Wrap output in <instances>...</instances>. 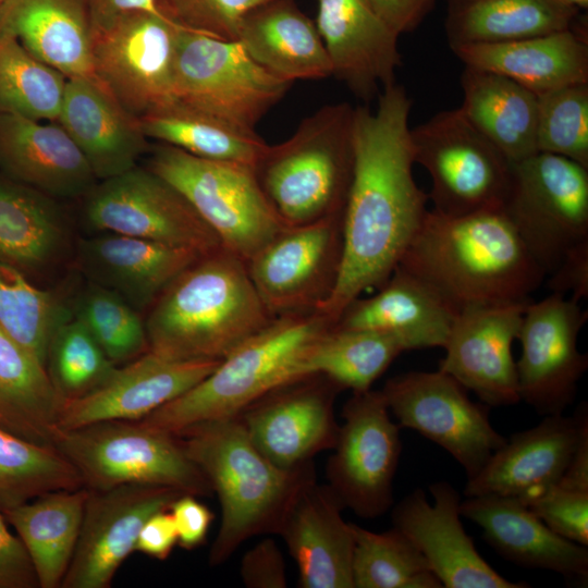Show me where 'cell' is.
<instances>
[{
  "instance_id": "cell-10",
  "label": "cell",
  "mask_w": 588,
  "mask_h": 588,
  "mask_svg": "<svg viewBox=\"0 0 588 588\" xmlns=\"http://www.w3.org/2000/svg\"><path fill=\"white\" fill-rule=\"evenodd\" d=\"M411 139L415 163L431 179L430 210L458 217L502 207L512 162L458 108L411 128Z\"/></svg>"
},
{
  "instance_id": "cell-54",
  "label": "cell",
  "mask_w": 588,
  "mask_h": 588,
  "mask_svg": "<svg viewBox=\"0 0 588 588\" xmlns=\"http://www.w3.org/2000/svg\"><path fill=\"white\" fill-rule=\"evenodd\" d=\"M177 544V531L170 511H160L151 515L142 527L136 551L163 561L168 559Z\"/></svg>"
},
{
  "instance_id": "cell-28",
  "label": "cell",
  "mask_w": 588,
  "mask_h": 588,
  "mask_svg": "<svg viewBox=\"0 0 588 588\" xmlns=\"http://www.w3.org/2000/svg\"><path fill=\"white\" fill-rule=\"evenodd\" d=\"M0 168L50 197L87 195L97 184L86 158L59 123L0 114Z\"/></svg>"
},
{
  "instance_id": "cell-47",
  "label": "cell",
  "mask_w": 588,
  "mask_h": 588,
  "mask_svg": "<svg viewBox=\"0 0 588 588\" xmlns=\"http://www.w3.org/2000/svg\"><path fill=\"white\" fill-rule=\"evenodd\" d=\"M536 146L588 169V83L538 95Z\"/></svg>"
},
{
  "instance_id": "cell-20",
  "label": "cell",
  "mask_w": 588,
  "mask_h": 588,
  "mask_svg": "<svg viewBox=\"0 0 588 588\" xmlns=\"http://www.w3.org/2000/svg\"><path fill=\"white\" fill-rule=\"evenodd\" d=\"M433 502L417 488L392 511L393 526L404 532L445 588H527L499 574L477 551L461 520L462 497L448 481L429 486Z\"/></svg>"
},
{
  "instance_id": "cell-43",
  "label": "cell",
  "mask_w": 588,
  "mask_h": 588,
  "mask_svg": "<svg viewBox=\"0 0 588 588\" xmlns=\"http://www.w3.org/2000/svg\"><path fill=\"white\" fill-rule=\"evenodd\" d=\"M68 77L0 34V114L57 121Z\"/></svg>"
},
{
  "instance_id": "cell-17",
  "label": "cell",
  "mask_w": 588,
  "mask_h": 588,
  "mask_svg": "<svg viewBox=\"0 0 588 588\" xmlns=\"http://www.w3.org/2000/svg\"><path fill=\"white\" fill-rule=\"evenodd\" d=\"M587 318L578 302L558 293L526 305L517 335V385L519 400L539 415L563 414L575 400L588 369V355L578 348Z\"/></svg>"
},
{
  "instance_id": "cell-13",
  "label": "cell",
  "mask_w": 588,
  "mask_h": 588,
  "mask_svg": "<svg viewBox=\"0 0 588 588\" xmlns=\"http://www.w3.org/2000/svg\"><path fill=\"white\" fill-rule=\"evenodd\" d=\"M333 453L326 467L328 486L343 507L362 518L378 517L393 504V480L402 441L400 426L380 390L353 392L342 409Z\"/></svg>"
},
{
  "instance_id": "cell-14",
  "label": "cell",
  "mask_w": 588,
  "mask_h": 588,
  "mask_svg": "<svg viewBox=\"0 0 588 588\" xmlns=\"http://www.w3.org/2000/svg\"><path fill=\"white\" fill-rule=\"evenodd\" d=\"M87 225L207 254L221 243L191 203L150 169L134 167L101 180L86 195Z\"/></svg>"
},
{
  "instance_id": "cell-32",
  "label": "cell",
  "mask_w": 588,
  "mask_h": 588,
  "mask_svg": "<svg viewBox=\"0 0 588 588\" xmlns=\"http://www.w3.org/2000/svg\"><path fill=\"white\" fill-rule=\"evenodd\" d=\"M236 40L273 75L294 83L332 75L316 23L295 0H267L243 16Z\"/></svg>"
},
{
  "instance_id": "cell-31",
  "label": "cell",
  "mask_w": 588,
  "mask_h": 588,
  "mask_svg": "<svg viewBox=\"0 0 588 588\" xmlns=\"http://www.w3.org/2000/svg\"><path fill=\"white\" fill-rule=\"evenodd\" d=\"M576 22L568 29L551 34L451 49L465 66L506 76L538 96L588 83L587 32Z\"/></svg>"
},
{
  "instance_id": "cell-40",
  "label": "cell",
  "mask_w": 588,
  "mask_h": 588,
  "mask_svg": "<svg viewBox=\"0 0 588 588\" xmlns=\"http://www.w3.org/2000/svg\"><path fill=\"white\" fill-rule=\"evenodd\" d=\"M406 345L395 335L365 329L328 328L307 359V372L321 373L341 388L371 389Z\"/></svg>"
},
{
  "instance_id": "cell-26",
  "label": "cell",
  "mask_w": 588,
  "mask_h": 588,
  "mask_svg": "<svg viewBox=\"0 0 588 588\" xmlns=\"http://www.w3.org/2000/svg\"><path fill=\"white\" fill-rule=\"evenodd\" d=\"M343 509L330 487L315 479L287 511L278 535L296 562L302 588H353L354 536Z\"/></svg>"
},
{
  "instance_id": "cell-42",
  "label": "cell",
  "mask_w": 588,
  "mask_h": 588,
  "mask_svg": "<svg viewBox=\"0 0 588 588\" xmlns=\"http://www.w3.org/2000/svg\"><path fill=\"white\" fill-rule=\"evenodd\" d=\"M353 588H441L412 540L394 526L375 532L353 523Z\"/></svg>"
},
{
  "instance_id": "cell-36",
  "label": "cell",
  "mask_w": 588,
  "mask_h": 588,
  "mask_svg": "<svg viewBox=\"0 0 588 588\" xmlns=\"http://www.w3.org/2000/svg\"><path fill=\"white\" fill-rule=\"evenodd\" d=\"M579 9L566 0H448L450 47L499 44L571 28Z\"/></svg>"
},
{
  "instance_id": "cell-24",
  "label": "cell",
  "mask_w": 588,
  "mask_h": 588,
  "mask_svg": "<svg viewBox=\"0 0 588 588\" xmlns=\"http://www.w3.org/2000/svg\"><path fill=\"white\" fill-rule=\"evenodd\" d=\"M316 26L332 75L364 101L395 83L402 64L396 34L366 0H317Z\"/></svg>"
},
{
  "instance_id": "cell-53",
  "label": "cell",
  "mask_w": 588,
  "mask_h": 588,
  "mask_svg": "<svg viewBox=\"0 0 588 588\" xmlns=\"http://www.w3.org/2000/svg\"><path fill=\"white\" fill-rule=\"evenodd\" d=\"M548 287L552 293L565 295L576 302L588 296V242H585L561 261L548 277Z\"/></svg>"
},
{
  "instance_id": "cell-7",
  "label": "cell",
  "mask_w": 588,
  "mask_h": 588,
  "mask_svg": "<svg viewBox=\"0 0 588 588\" xmlns=\"http://www.w3.org/2000/svg\"><path fill=\"white\" fill-rule=\"evenodd\" d=\"M51 444L74 466L83 486L89 490L151 485L195 497L212 493L209 481L189 458L180 438L139 420L56 428Z\"/></svg>"
},
{
  "instance_id": "cell-12",
  "label": "cell",
  "mask_w": 588,
  "mask_h": 588,
  "mask_svg": "<svg viewBox=\"0 0 588 588\" xmlns=\"http://www.w3.org/2000/svg\"><path fill=\"white\" fill-rule=\"evenodd\" d=\"M380 391L397 425L445 450L467 479L506 441L492 426L489 406L473 402L466 388L439 369L397 375Z\"/></svg>"
},
{
  "instance_id": "cell-45",
  "label": "cell",
  "mask_w": 588,
  "mask_h": 588,
  "mask_svg": "<svg viewBox=\"0 0 588 588\" xmlns=\"http://www.w3.org/2000/svg\"><path fill=\"white\" fill-rule=\"evenodd\" d=\"M115 365L127 364L149 351L145 320L118 293L90 282L71 311Z\"/></svg>"
},
{
  "instance_id": "cell-27",
  "label": "cell",
  "mask_w": 588,
  "mask_h": 588,
  "mask_svg": "<svg viewBox=\"0 0 588 588\" xmlns=\"http://www.w3.org/2000/svg\"><path fill=\"white\" fill-rule=\"evenodd\" d=\"M461 516L474 522L503 559L522 567L555 572L586 581L588 549L550 529L525 503L499 495L466 497Z\"/></svg>"
},
{
  "instance_id": "cell-19",
  "label": "cell",
  "mask_w": 588,
  "mask_h": 588,
  "mask_svg": "<svg viewBox=\"0 0 588 588\" xmlns=\"http://www.w3.org/2000/svg\"><path fill=\"white\" fill-rule=\"evenodd\" d=\"M179 490L123 485L89 490L77 544L61 588H110L117 571L136 551L146 520L170 510Z\"/></svg>"
},
{
  "instance_id": "cell-33",
  "label": "cell",
  "mask_w": 588,
  "mask_h": 588,
  "mask_svg": "<svg viewBox=\"0 0 588 588\" xmlns=\"http://www.w3.org/2000/svg\"><path fill=\"white\" fill-rule=\"evenodd\" d=\"M0 34L66 77L93 75L89 0H3Z\"/></svg>"
},
{
  "instance_id": "cell-29",
  "label": "cell",
  "mask_w": 588,
  "mask_h": 588,
  "mask_svg": "<svg viewBox=\"0 0 588 588\" xmlns=\"http://www.w3.org/2000/svg\"><path fill=\"white\" fill-rule=\"evenodd\" d=\"M201 255L114 233L81 240L77 247L79 268L90 282L118 293L136 310L149 308L161 292Z\"/></svg>"
},
{
  "instance_id": "cell-1",
  "label": "cell",
  "mask_w": 588,
  "mask_h": 588,
  "mask_svg": "<svg viewBox=\"0 0 588 588\" xmlns=\"http://www.w3.org/2000/svg\"><path fill=\"white\" fill-rule=\"evenodd\" d=\"M412 99L394 83L377 108H354V168L342 220L334 290L318 311L334 324L362 293L380 287L399 266L429 209L418 187L411 139Z\"/></svg>"
},
{
  "instance_id": "cell-23",
  "label": "cell",
  "mask_w": 588,
  "mask_h": 588,
  "mask_svg": "<svg viewBox=\"0 0 588 588\" xmlns=\"http://www.w3.org/2000/svg\"><path fill=\"white\" fill-rule=\"evenodd\" d=\"M221 360H173L150 351L118 366L99 388L61 404L57 427L72 429L105 420H140L182 395Z\"/></svg>"
},
{
  "instance_id": "cell-21",
  "label": "cell",
  "mask_w": 588,
  "mask_h": 588,
  "mask_svg": "<svg viewBox=\"0 0 588 588\" xmlns=\"http://www.w3.org/2000/svg\"><path fill=\"white\" fill-rule=\"evenodd\" d=\"M528 302L461 309L443 346L445 354L438 369L489 407L518 403L512 345L517 340Z\"/></svg>"
},
{
  "instance_id": "cell-51",
  "label": "cell",
  "mask_w": 588,
  "mask_h": 588,
  "mask_svg": "<svg viewBox=\"0 0 588 588\" xmlns=\"http://www.w3.org/2000/svg\"><path fill=\"white\" fill-rule=\"evenodd\" d=\"M38 580L21 539L7 527L0 509V588H36Z\"/></svg>"
},
{
  "instance_id": "cell-49",
  "label": "cell",
  "mask_w": 588,
  "mask_h": 588,
  "mask_svg": "<svg viewBox=\"0 0 588 588\" xmlns=\"http://www.w3.org/2000/svg\"><path fill=\"white\" fill-rule=\"evenodd\" d=\"M526 505L561 537L588 546V490L556 482Z\"/></svg>"
},
{
  "instance_id": "cell-34",
  "label": "cell",
  "mask_w": 588,
  "mask_h": 588,
  "mask_svg": "<svg viewBox=\"0 0 588 588\" xmlns=\"http://www.w3.org/2000/svg\"><path fill=\"white\" fill-rule=\"evenodd\" d=\"M465 119L511 162L537 151L538 96L494 72L465 66L461 76Z\"/></svg>"
},
{
  "instance_id": "cell-35",
  "label": "cell",
  "mask_w": 588,
  "mask_h": 588,
  "mask_svg": "<svg viewBox=\"0 0 588 588\" xmlns=\"http://www.w3.org/2000/svg\"><path fill=\"white\" fill-rule=\"evenodd\" d=\"M88 489L59 490L2 513L16 530L39 588H61L81 532Z\"/></svg>"
},
{
  "instance_id": "cell-55",
  "label": "cell",
  "mask_w": 588,
  "mask_h": 588,
  "mask_svg": "<svg viewBox=\"0 0 588 588\" xmlns=\"http://www.w3.org/2000/svg\"><path fill=\"white\" fill-rule=\"evenodd\" d=\"M399 35L414 30L427 16L434 0H366Z\"/></svg>"
},
{
  "instance_id": "cell-8",
  "label": "cell",
  "mask_w": 588,
  "mask_h": 588,
  "mask_svg": "<svg viewBox=\"0 0 588 588\" xmlns=\"http://www.w3.org/2000/svg\"><path fill=\"white\" fill-rule=\"evenodd\" d=\"M148 169L180 191L221 246L245 262L286 226L253 167L199 158L160 144L152 149Z\"/></svg>"
},
{
  "instance_id": "cell-44",
  "label": "cell",
  "mask_w": 588,
  "mask_h": 588,
  "mask_svg": "<svg viewBox=\"0 0 588 588\" xmlns=\"http://www.w3.org/2000/svg\"><path fill=\"white\" fill-rule=\"evenodd\" d=\"M69 315L52 294L32 285L23 271L0 262V328L45 367L51 336Z\"/></svg>"
},
{
  "instance_id": "cell-9",
  "label": "cell",
  "mask_w": 588,
  "mask_h": 588,
  "mask_svg": "<svg viewBox=\"0 0 588 588\" xmlns=\"http://www.w3.org/2000/svg\"><path fill=\"white\" fill-rule=\"evenodd\" d=\"M502 209L547 278L588 242V169L548 152L512 162Z\"/></svg>"
},
{
  "instance_id": "cell-56",
  "label": "cell",
  "mask_w": 588,
  "mask_h": 588,
  "mask_svg": "<svg viewBox=\"0 0 588 588\" xmlns=\"http://www.w3.org/2000/svg\"><path fill=\"white\" fill-rule=\"evenodd\" d=\"M93 32L107 26L119 15L131 11L158 13L155 0H89Z\"/></svg>"
},
{
  "instance_id": "cell-3",
  "label": "cell",
  "mask_w": 588,
  "mask_h": 588,
  "mask_svg": "<svg viewBox=\"0 0 588 588\" xmlns=\"http://www.w3.org/2000/svg\"><path fill=\"white\" fill-rule=\"evenodd\" d=\"M148 309L149 351L173 360H222L274 319L246 262L223 247L189 265Z\"/></svg>"
},
{
  "instance_id": "cell-15",
  "label": "cell",
  "mask_w": 588,
  "mask_h": 588,
  "mask_svg": "<svg viewBox=\"0 0 588 588\" xmlns=\"http://www.w3.org/2000/svg\"><path fill=\"white\" fill-rule=\"evenodd\" d=\"M342 216L286 225L249 260L250 280L273 318L318 313L342 259Z\"/></svg>"
},
{
  "instance_id": "cell-22",
  "label": "cell",
  "mask_w": 588,
  "mask_h": 588,
  "mask_svg": "<svg viewBox=\"0 0 588 588\" xmlns=\"http://www.w3.org/2000/svg\"><path fill=\"white\" fill-rule=\"evenodd\" d=\"M587 404L574 416L549 415L535 427L512 434L483 467L467 479L465 497L499 495L528 503L555 485L576 449Z\"/></svg>"
},
{
  "instance_id": "cell-38",
  "label": "cell",
  "mask_w": 588,
  "mask_h": 588,
  "mask_svg": "<svg viewBox=\"0 0 588 588\" xmlns=\"http://www.w3.org/2000/svg\"><path fill=\"white\" fill-rule=\"evenodd\" d=\"M65 243V221L52 197L0 181V262L38 271L59 257Z\"/></svg>"
},
{
  "instance_id": "cell-39",
  "label": "cell",
  "mask_w": 588,
  "mask_h": 588,
  "mask_svg": "<svg viewBox=\"0 0 588 588\" xmlns=\"http://www.w3.org/2000/svg\"><path fill=\"white\" fill-rule=\"evenodd\" d=\"M61 404L46 367L0 328V426L51 444Z\"/></svg>"
},
{
  "instance_id": "cell-30",
  "label": "cell",
  "mask_w": 588,
  "mask_h": 588,
  "mask_svg": "<svg viewBox=\"0 0 588 588\" xmlns=\"http://www.w3.org/2000/svg\"><path fill=\"white\" fill-rule=\"evenodd\" d=\"M458 311L431 285L397 266L375 295L354 299L334 326L395 335L408 351L443 348Z\"/></svg>"
},
{
  "instance_id": "cell-6",
  "label": "cell",
  "mask_w": 588,
  "mask_h": 588,
  "mask_svg": "<svg viewBox=\"0 0 588 588\" xmlns=\"http://www.w3.org/2000/svg\"><path fill=\"white\" fill-rule=\"evenodd\" d=\"M354 168V107L326 105L284 142L268 145L254 171L286 225L342 216Z\"/></svg>"
},
{
  "instance_id": "cell-5",
  "label": "cell",
  "mask_w": 588,
  "mask_h": 588,
  "mask_svg": "<svg viewBox=\"0 0 588 588\" xmlns=\"http://www.w3.org/2000/svg\"><path fill=\"white\" fill-rule=\"evenodd\" d=\"M331 326L318 313L274 318L201 381L139 421L176 434L198 424L236 416L268 392L308 376L309 354Z\"/></svg>"
},
{
  "instance_id": "cell-2",
  "label": "cell",
  "mask_w": 588,
  "mask_h": 588,
  "mask_svg": "<svg viewBox=\"0 0 588 588\" xmlns=\"http://www.w3.org/2000/svg\"><path fill=\"white\" fill-rule=\"evenodd\" d=\"M399 266L458 310L527 302L546 279L502 207L458 217L429 209Z\"/></svg>"
},
{
  "instance_id": "cell-52",
  "label": "cell",
  "mask_w": 588,
  "mask_h": 588,
  "mask_svg": "<svg viewBox=\"0 0 588 588\" xmlns=\"http://www.w3.org/2000/svg\"><path fill=\"white\" fill-rule=\"evenodd\" d=\"M176 531L177 544L185 550L201 546L213 520V513L193 494H181L170 506Z\"/></svg>"
},
{
  "instance_id": "cell-48",
  "label": "cell",
  "mask_w": 588,
  "mask_h": 588,
  "mask_svg": "<svg viewBox=\"0 0 588 588\" xmlns=\"http://www.w3.org/2000/svg\"><path fill=\"white\" fill-rule=\"evenodd\" d=\"M267 0H155L158 13L176 27L236 40L246 12Z\"/></svg>"
},
{
  "instance_id": "cell-18",
  "label": "cell",
  "mask_w": 588,
  "mask_h": 588,
  "mask_svg": "<svg viewBox=\"0 0 588 588\" xmlns=\"http://www.w3.org/2000/svg\"><path fill=\"white\" fill-rule=\"evenodd\" d=\"M343 390L328 377L311 373L268 392L236 416L269 461L296 468L333 449L340 428L334 401Z\"/></svg>"
},
{
  "instance_id": "cell-46",
  "label": "cell",
  "mask_w": 588,
  "mask_h": 588,
  "mask_svg": "<svg viewBox=\"0 0 588 588\" xmlns=\"http://www.w3.org/2000/svg\"><path fill=\"white\" fill-rule=\"evenodd\" d=\"M117 367L71 313L54 330L46 369L62 402L89 394L105 383Z\"/></svg>"
},
{
  "instance_id": "cell-25",
  "label": "cell",
  "mask_w": 588,
  "mask_h": 588,
  "mask_svg": "<svg viewBox=\"0 0 588 588\" xmlns=\"http://www.w3.org/2000/svg\"><path fill=\"white\" fill-rule=\"evenodd\" d=\"M57 121L100 181L136 167L148 148L139 118L128 112L95 75L68 77Z\"/></svg>"
},
{
  "instance_id": "cell-4",
  "label": "cell",
  "mask_w": 588,
  "mask_h": 588,
  "mask_svg": "<svg viewBox=\"0 0 588 588\" xmlns=\"http://www.w3.org/2000/svg\"><path fill=\"white\" fill-rule=\"evenodd\" d=\"M175 436L220 502L210 566L228 561L252 537L278 534L298 493L315 480L313 462L286 469L269 461L237 416L198 424Z\"/></svg>"
},
{
  "instance_id": "cell-57",
  "label": "cell",
  "mask_w": 588,
  "mask_h": 588,
  "mask_svg": "<svg viewBox=\"0 0 588 588\" xmlns=\"http://www.w3.org/2000/svg\"><path fill=\"white\" fill-rule=\"evenodd\" d=\"M566 1H568L571 4L575 5L579 10L587 9L588 7V0H566Z\"/></svg>"
},
{
  "instance_id": "cell-37",
  "label": "cell",
  "mask_w": 588,
  "mask_h": 588,
  "mask_svg": "<svg viewBox=\"0 0 588 588\" xmlns=\"http://www.w3.org/2000/svg\"><path fill=\"white\" fill-rule=\"evenodd\" d=\"M147 138L193 156L255 168L268 144L256 133L173 98L139 118Z\"/></svg>"
},
{
  "instance_id": "cell-50",
  "label": "cell",
  "mask_w": 588,
  "mask_h": 588,
  "mask_svg": "<svg viewBox=\"0 0 588 588\" xmlns=\"http://www.w3.org/2000/svg\"><path fill=\"white\" fill-rule=\"evenodd\" d=\"M240 573L244 585L249 588H284L287 585L282 553L269 538L244 554Z\"/></svg>"
},
{
  "instance_id": "cell-11",
  "label": "cell",
  "mask_w": 588,
  "mask_h": 588,
  "mask_svg": "<svg viewBox=\"0 0 588 588\" xmlns=\"http://www.w3.org/2000/svg\"><path fill=\"white\" fill-rule=\"evenodd\" d=\"M292 84L259 65L237 40L179 30L173 95L183 102L255 131Z\"/></svg>"
},
{
  "instance_id": "cell-58",
  "label": "cell",
  "mask_w": 588,
  "mask_h": 588,
  "mask_svg": "<svg viewBox=\"0 0 588 588\" xmlns=\"http://www.w3.org/2000/svg\"><path fill=\"white\" fill-rule=\"evenodd\" d=\"M3 0H0V3L2 2Z\"/></svg>"
},
{
  "instance_id": "cell-41",
  "label": "cell",
  "mask_w": 588,
  "mask_h": 588,
  "mask_svg": "<svg viewBox=\"0 0 588 588\" xmlns=\"http://www.w3.org/2000/svg\"><path fill=\"white\" fill-rule=\"evenodd\" d=\"M81 487L78 473L52 444L29 441L0 426L1 511Z\"/></svg>"
},
{
  "instance_id": "cell-16",
  "label": "cell",
  "mask_w": 588,
  "mask_h": 588,
  "mask_svg": "<svg viewBox=\"0 0 588 588\" xmlns=\"http://www.w3.org/2000/svg\"><path fill=\"white\" fill-rule=\"evenodd\" d=\"M180 28L159 13L131 11L93 32V75L140 118L174 98Z\"/></svg>"
}]
</instances>
